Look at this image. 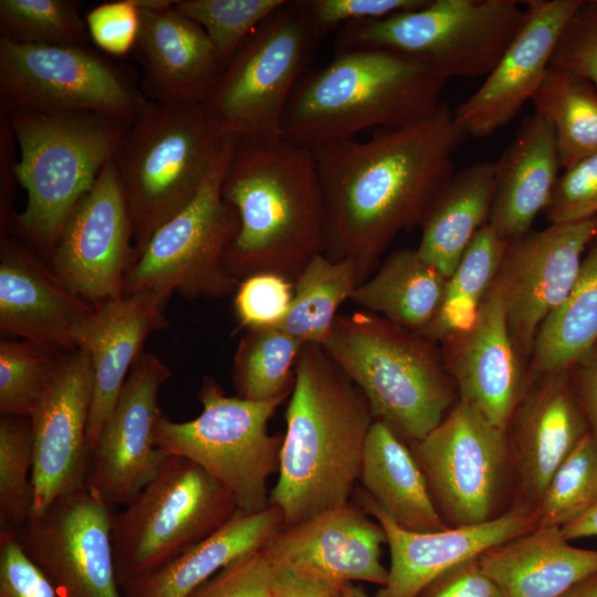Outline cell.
Returning <instances> with one entry per match:
<instances>
[{
  "label": "cell",
  "instance_id": "6da1fadb",
  "mask_svg": "<svg viewBox=\"0 0 597 597\" xmlns=\"http://www.w3.org/2000/svg\"><path fill=\"white\" fill-rule=\"evenodd\" d=\"M468 138L440 103L408 123L311 149L322 189L325 251L357 262L366 277L396 235L419 226Z\"/></svg>",
  "mask_w": 597,
  "mask_h": 597
},
{
  "label": "cell",
  "instance_id": "7a4b0ae2",
  "mask_svg": "<svg viewBox=\"0 0 597 597\" xmlns=\"http://www.w3.org/2000/svg\"><path fill=\"white\" fill-rule=\"evenodd\" d=\"M290 395L279 476L270 491L282 527L349 503L375 421L364 394L322 345H303Z\"/></svg>",
  "mask_w": 597,
  "mask_h": 597
},
{
  "label": "cell",
  "instance_id": "3957f363",
  "mask_svg": "<svg viewBox=\"0 0 597 597\" xmlns=\"http://www.w3.org/2000/svg\"><path fill=\"white\" fill-rule=\"evenodd\" d=\"M221 195L239 217L224 265L238 280L273 273L295 282L325 251L320 179L310 148L282 138L239 137Z\"/></svg>",
  "mask_w": 597,
  "mask_h": 597
},
{
  "label": "cell",
  "instance_id": "277c9868",
  "mask_svg": "<svg viewBox=\"0 0 597 597\" xmlns=\"http://www.w3.org/2000/svg\"><path fill=\"white\" fill-rule=\"evenodd\" d=\"M448 80L428 61L384 48L335 50L307 69L285 107L281 138L313 149L394 127L434 109Z\"/></svg>",
  "mask_w": 597,
  "mask_h": 597
},
{
  "label": "cell",
  "instance_id": "5b68a950",
  "mask_svg": "<svg viewBox=\"0 0 597 597\" xmlns=\"http://www.w3.org/2000/svg\"><path fill=\"white\" fill-rule=\"evenodd\" d=\"M6 114L19 149L18 184L27 191L10 230L48 261L132 123L85 111Z\"/></svg>",
  "mask_w": 597,
  "mask_h": 597
},
{
  "label": "cell",
  "instance_id": "8992f818",
  "mask_svg": "<svg viewBox=\"0 0 597 597\" xmlns=\"http://www.w3.org/2000/svg\"><path fill=\"white\" fill-rule=\"evenodd\" d=\"M322 346L404 441L422 440L450 410L451 377L427 337L367 311L338 315Z\"/></svg>",
  "mask_w": 597,
  "mask_h": 597
},
{
  "label": "cell",
  "instance_id": "52a82bcc",
  "mask_svg": "<svg viewBox=\"0 0 597 597\" xmlns=\"http://www.w3.org/2000/svg\"><path fill=\"white\" fill-rule=\"evenodd\" d=\"M220 138L200 104L147 100L113 158L133 226L134 256L197 196Z\"/></svg>",
  "mask_w": 597,
  "mask_h": 597
},
{
  "label": "cell",
  "instance_id": "ba28073f",
  "mask_svg": "<svg viewBox=\"0 0 597 597\" xmlns=\"http://www.w3.org/2000/svg\"><path fill=\"white\" fill-rule=\"evenodd\" d=\"M526 19L516 0H429L421 8L344 24L335 50L384 48L428 61L447 80L486 76Z\"/></svg>",
  "mask_w": 597,
  "mask_h": 597
},
{
  "label": "cell",
  "instance_id": "9c48e42d",
  "mask_svg": "<svg viewBox=\"0 0 597 597\" xmlns=\"http://www.w3.org/2000/svg\"><path fill=\"white\" fill-rule=\"evenodd\" d=\"M238 138L221 136L197 196L134 256L124 294H151L167 303L174 293L188 300H219L235 293L240 281L227 270L224 256L238 233L239 217L223 200L221 184Z\"/></svg>",
  "mask_w": 597,
  "mask_h": 597
},
{
  "label": "cell",
  "instance_id": "30bf717a",
  "mask_svg": "<svg viewBox=\"0 0 597 597\" xmlns=\"http://www.w3.org/2000/svg\"><path fill=\"white\" fill-rule=\"evenodd\" d=\"M238 511L232 493L200 467L168 457L157 475L121 512H113L119 586L201 543Z\"/></svg>",
  "mask_w": 597,
  "mask_h": 597
},
{
  "label": "cell",
  "instance_id": "8fae6325",
  "mask_svg": "<svg viewBox=\"0 0 597 597\" xmlns=\"http://www.w3.org/2000/svg\"><path fill=\"white\" fill-rule=\"evenodd\" d=\"M320 39L295 0L259 24L200 104L218 134L281 138L285 107Z\"/></svg>",
  "mask_w": 597,
  "mask_h": 597
},
{
  "label": "cell",
  "instance_id": "7c38bea8",
  "mask_svg": "<svg viewBox=\"0 0 597 597\" xmlns=\"http://www.w3.org/2000/svg\"><path fill=\"white\" fill-rule=\"evenodd\" d=\"M198 399L201 413L175 422L163 416L156 444L168 457L185 458L227 488L238 509L258 513L270 505L269 478L279 472L282 438L271 436L269 420L282 402L228 396L206 377Z\"/></svg>",
  "mask_w": 597,
  "mask_h": 597
},
{
  "label": "cell",
  "instance_id": "4fadbf2b",
  "mask_svg": "<svg viewBox=\"0 0 597 597\" xmlns=\"http://www.w3.org/2000/svg\"><path fill=\"white\" fill-rule=\"evenodd\" d=\"M147 98L91 46L23 44L0 36V112H94L133 123Z\"/></svg>",
  "mask_w": 597,
  "mask_h": 597
},
{
  "label": "cell",
  "instance_id": "5bb4252c",
  "mask_svg": "<svg viewBox=\"0 0 597 597\" xmlns=\"http://www.w3.org/2000/svg\"><path fill=\"white\" fill-rule=\"evenodd\" d=\"M411 446L449 527L495 517L511 454L505 430L459 399L433 430Z\"/></svg>",
  "mask_w": 597,
  "mask_h": 597
},
{
  "label": "cell",
  "instance_id": "9a60e30c",
  "mask_svg": "<svg viewBox=\"0 0 597 597\" xmlns=\"http://www.w3.org/2000/svg\"><path fill=\"white\" fill-rule=\"evenodd\" d=\"M111 506L86 484L56 499L14 533L57 597H123Z\"/></svg>",
  "mask_w": 597,
  "mask_h": 597
},
{
  "label": "cell",
  "instance_id": "2e32d148",
  "mask_svg": "<svg viewBox=\"0 0 597 597\" xmlns=\"http://www.w3.org/2000/svg\"><path fill=\"white\" fill-rule=\"evenodd\" d=\"M597 218L551 223L509 241L491 289L499 296L520 356L532 354L544 321L573 289Z\"/></svg>",
  "mask_w": 597,
  "mask_h": 597
},
{
  "label": "cell",
  "instance_id": "e0dca14e",
  "mask_svg": "<svg viewBox=\"0 0 597 597\" xmlns=\"http://www.w3.org/2000/svg\"><path fill=\"white\" fill-rule=\"evenodd\" d=\"M170 376L157 355L143 352L93 448L86 485L111 507L128 504L168 458L156 444V430L164 416L158 395Z\"/></svg>",
  "mask_w": 597,
  "mask_h": 597
},
{
  "label": "cell",
  "instance_id": "ac0fdd59",
  "mask_svg": "<svg viewBox=\"0 0 597 597\" xmlns=\"http://www.w3.org/2000/svg\"><path fill=\"white\" fill-rule=\"evenodd\" d=\"M133 226L114 161L77 203L48 259L75 294L96 306L124 294Z\"/></svg>",
  "mask_w": 597,
  "mask_h": 597
},
{
  "label": "cell",
  "instance_id": "d6986e66",
  "mask_svg": "<svg viewBox=\"0 0 597 597\" xmlns=\"http://www.w3.org/2000/svg\"><path fill=\"white\" fill-rule=\"evenodd\" d=\"M93 368L82 348L63 354L29 417L33 446V511L44 512L60 496L86 484L87 423ZM30 517V519H31Z\"/></svg>",
  "mask_w": 597,
  "mask_h": 597
},
{
  "label": "cell",
  "instance_id": "ffe728a7",
  "mask_svg": "<svg viewBox=\"0 0 597 597\" xmlns=\"http://www.w3.org/2000/svg\"><path fill=\"white\" fill-rule=\"evenodd\" d=\"M523 3V27L483 84L453 109L468 137L490 136L532 100L549 67L558 39L582 0Z\"/></svg>",
  "mask_w": 597,
  "mask_h": 597
},
{
  "label": "cell",
  "instance_id": "44dd1931",
  "mask_svg": "<svg viewBox=\"0 0 597 597\" xmlns=\"http://www.w3.org/2000/svg\"><path fill=\"white\" fill-rule=\"evenodd\" d=\"M357 501L384 528L390 552L387 583L375 597H417L447 570L537 526L535 507L519 503L483 523L412 532L397 525L365 491Z\"/></svg>",
  "mask_w": 597,
  "mask_h": 597
},
{
  "label": "cell",
  "instance_id": "7402d4cb",
  "mask_svg": "<svg viewBox=\"0 0 597 597\" xmlns=\"http://www.w3.org/2000/svg\"><path fill=\"white\" fill-rule=\"evenodd\" d=\"M94 311L72 292L31 247L1 235L0 329L45 348L69 353Z\"/></svg>",
  "mask_w": 597,
  "mask_h": 597
},
{
  "label": "cell",
  "instance_id": "603a6c76",
  "mask_svg": "<svg viewBox=\"0 0 597 597\" xmlns=\"http://www.w3.org/2000/svg\"><path fill=\"white\" fill-rule=\"evenodd\" d=\"M350 502L282 527L263 547L274 564L318 572L339 583L368 582L385 586L388 569L380 561L385 531Z\"/></svg>",
  "mask_w": 597,
  "mask_h": 597
},
{
  "label": "cell",
  "instance_id": "cb8c5ba5",
  "mask_svg": "<svg viewBox=\"0 0 597 597\" xmlns=\"http://www.w3.org/2000/svg\"><path fill=\"white\" fill-rule=\"evenodd\" d=\"M444 342L443 364L460 399L506 431L522 399L524 377L503 305L492 289L474 324Z\"/></svg>",
  "mask_w": 597,
  "mask_h": 597
},
{
  "label": "cell",
  "instance_id": "d4e9b609",
  "mask_svg": "<svg viewBox=\"0 0 597 597\" xmlns=\"http://www.w3.org/2000/svg\"><path fill=\"white\" fill-rule=\"evenodd\" d=\"M166 304L151 294H123L94 306L80 332L77 348L88 353L93 368L86 433L90 458L147 337L169 326Z\"/></svg>",
  "mask_w": 597,
  "mask_h": 597
},
{
  "label": "cell",
  "instance_id": "484cf974",
  "mask_svg": "<svg viewBox=\"0 0 597 597\" xmlns=\"http://www.w3.org/2000/svg\"><path fill=\"white\" fill-rule=\"evenodd\" d=\"M138 11L133 53L144 96L159 104L203 103L222 70L205 30L174 7Z\"/></svg>",
  "mask_w": 597,
  "mask_h": 597
},
{
  "label": "cell",
  "instance_id": "4316f807",
  "mask_svg": "<svg viewBox=\"0 0 597 597\" xmlns=\"http://www.w3.org/2000/svg\"><path fill=\"white\" fill-rule=\"evenodd\" d=\"M516 411L513 457L524 504L535 507L552 475L588 427L572 370L538 377Z\"/></svg>",
  "mask_w": 597,
  "mask_h": 597
},
{
  "label": "cell",
  "instance_id": "83f0119b",
  "mask_svg": "<svg viewBox=\"0 0 597 597\" xmlns=\"http://www.w3.org/2000/svg\"><path fill=\"white\" fill-rule=\"evenodd\" d=\"M495 167V186L488 224L506 242L531 231L547 206L562 168L552 124L526 117Z\"/></svg>",
  "mask_w": 597,
  "mask_h": 597
},
{
  "label": "cell",
  "instance_id": "f1b7e54d",
  "mask_svg": "<svg viewBox=\"0 0 597 597\" xmlns=\"http://www.w3.org/2000/svg\"><path fill=\"white\" fill-rule=\"evenodd\" d=\"M504 597H562L597 573V549L579 548L559 527L536 526L479 556Z\"/></svg>",
  "mask_w": 597,
  "mask_h": 597
},
{
  "label": "cell",
  "instance_id": "f546056e",
  "mask_svg": "<svg viewBox=\"0 0 597 597\" xmlns=\"http://www.w3.org/2000/svg\"><path fill=\"white\" fill-rule=\"evenodd\" d=\"M279 507L240 511L219 531L164 566L121 586L123 597H188L199 585L238 558L262 549L283 526Z\"/></svg>",
  "mask_w": 597,
  "mask_h": 597
},
{
  "label": "cell",
  "instance_id": "4dcf8cb0",
  "mask_svg": "<svg viewBox=\"0 0 597 597\" xmlns=\"http://www.w3.org/2000/svg\"><path fill=\"white\" fill-rule=\"evenodd\" d=\"M494 186V163H475L453 171L431 198L419 224L421 238L416 250L446 279L488 223Z\"/></svg>",
  "mask_w": 597,
  "mask_h": 597
},
{
  "label": "cell",
  "instance_id": "1f68e13d",
  "mask_svg": "<svg viewBox=\"0 0 597 597\" xmlns=\"http://www.w3.org/2000/svg\"><path fill=\"white\" fill-rule=\"evenodd\" d=\"M358 481L400 527L412 532L449 527L436 506L412 450L383 421L375 420L369 429Z\"/></svg>",
  "mask_w": 597,
  "mask_h": 597
},
{
  "label": "cell",
  "instance_id": "d6a6232c",
  "mask_svg": "<svg viewBox=\"0 0 597 597\" xmlns=\"http://www.w3.org/2000/svg\"><path fill=\"white\" fill-rule=\"evenodd\" d=\"M447 279L425 262L417 250L394 251L349 300L368 312L421 334L441 306Z\"/></svg>",
  "mask_w": 597,
  "mask_h": 597
},
{
  "label": "cell",
  "instance_id": "836d02e7",
  "mask_svg": "<svg viewBox=\"0 0 597 597\" xmlns=\"http://www.w3.org/2000/svg\"><path fill=\"white\" fill-rule=\"evenodd\" d=\"M597 345V237L563 303L542 324L531 354L534 377L570 371Z\"/></svg>",
  "mask_w": 597,
  "mask_h": 597
},
{
  "label": "cell",
  "instance_id": "e575fe53",
  "mask_svg": "<svg viewBox=\"0 0 597 597\" xmlns=\"http://www.w3.org/2000/svg\"><path fill=\"white\" fill-rule=\"evenodd\" d=\"M363 281L365 275L357 262L315 255L295 280L289 312L276 327L303 345H323L338 307Z\"/></svg>",
  "mask_w": 597,
  "mask_h": 597
},
{
  "label": "cell",
  "instance_id": "d590c367",
  "mask_svg": "<svg viewBox=\"0 0 597 597\" xmlns=\"http://www.w3.org/2000/svg\"><path fill=\"white\" fill-rule=\"evenodd\" d=\"M531 101L554 128L564 170L597 154V87L590 81L549 65Z\"/></svg>",
  "mask_w": 597,
  "mask_h": 597
},
{
  "label": "cell",
  "instance_id": "8d00e7d4",
  "mask_svg": "<svg viewBox=\"0 0 597 597\" xmlns=\"http://www.w3.org/2000/svg\"><path fill=\"white\" fill-rule=\"evenodd\" d=\"M507 242L486 223L471 240L453 273L447 279L441 306L420 334L446 341L469 329L501 265Z\"/></svg>",
  "mask_w": 597,
  "mask_h": 597
},
{
  "label": "cell",
  "instance_id": "74e56055",
  "mask_svg": "<svg viewBox=\"0 0 597 597\" xmlns=\"http://www.w3.org/2000/svg\"><path fill=\"white\" fill-rule=\"evenodd\" d=\"M302 347L279 327L247 329L233 358L237 396L253 401H283L292 392Z\"/></svg>",
  "mask_w": 597,
  "mask_h": 597
},
{
  "label": "cell",
  "instance_id": "f35d334b",
  "mask_svg": "<svg viewBox=\"0 0 597 597\" xmlns=\"http://www.w3.org/2000/svg\"><path fill=\"white\" fill-rule=\"evenodd\" d=\"M75 0H0V36L15 43L90 46Z\"/></svg>",
  "mask_w": 597,
  "mask_h": 597
},
{
  "label": "cell",
  "instance_id": "ab89813d",
  "mask_svg": "<svg viewBox=\"0 0 597 597\" xmlns=\"http://www.w3.org/2000/svg\"><path fill=\"white\" fill-rule=\"evenodd\" d=\"M597 503V441L589 431L552 475L535 506L537 526L568 525Z\"/></svg>",
  "mask_w": 597,
  "mask_h": 597
},
{
  "label": "cell",
  "instance_id": "60d3db41",
  "mask_svg": "<svg viewBox=\"0 0 597 597\" xmlns=\"http://www.w3.org/2000/svg\"><path fill=\"white\" fill-rule=\"evenodd\" d=\"M33 446L29 418L0 420V532L15 533L33 511Z\"/></svg>",
  "mask_w": 597,
  "mask_h": 597
},
{
  "label": "cell",
  "instance_id": "b9f144b4",
  "mask_svg": "<svg viewBox=\"0 0 597 597\" xmlns=\"http://www.w3.org/2000/svg\"><path fill=\"white\" fill-rule=\"evenodd\" d=\"M63 354L24 339H1V416L29 418Z\"/></svg>",
  "mask_w": 597,
  "mask_h": 597
},
{
  "label": "cell",
  "instance_id": "7bdbcfd3",
  "mask_svg": "<svg viewBox=\"0 0 597 597\" xmlns=\"http://www.w3.org/2000/svg\"><path fill=\"white\" fill-rule=\"evenodd\" d=\"M285 0H175L207 33L223 67L252 31Z\"/></svg>",
  "mask_w": 597,
  "mask_h": 597
},
{
  "label": "cell",
  "instance_id": "ee69618b",
  "mask_svg": "<svg viewBox=\"0 0 597 597\" xmlns=\"http://www.w3.org/2000/svg\"><path fill=\"white\" fill-rule=\"evenodd\" d=\"M294 283L273 273H258L242 280L233 307L242 328L276 327L286 316Z\"/></svg>",
  "mask_w": 597,
  "mask_h": 597
},
{
  "label": "cell",
  "instance_id": "f6af8a7d",
  "mask_svg": "<svg viewBox=\"0 0 597 597\" xmlns=\"http://www.w3.org/2000/svg\"><path fill=\"white\" fill-rule=\"evenodd\" d=\"M543 212L551 223L597 218V154L565 169Z\"/></svg>",
  "mask_w": 597,
  "mask_h": 597
},
{
  "label": "cell",
  "instance_id": "bcb514c9",
  "mask_svg": "<svg viewBox=\"0 0 597 597\" xmlns=\"http://www.w3.org/2000/svg\"><path fill=\"white\" fill-rule=\"evenodd\" d=\"M549 65L574 72L597 87V0H582L558 39Z\"/></svg>",
  "mask_w": 597,
  "mask_h": 597
},
{
  "label": "cell",
  "instance_id": "7dc6e473",
  "mask_svg": "<svg viewBox=\"0 0 597 597\" xmlns=\"http://www.w3.org/2000/svg\"><path fill=\"white\" fill-rule=\"evenodd\" d=\"M274 566L263 548L230 563L188 597H270Z\"/></svg>",
  "mask_w": 597,
  "mask_h": 597
},
{
  "label": "cell",
  "instance_id": "c3c4849f",
  "mask_svg": "<svg viewBox=\"0 0 597 597\" xmlns=\"http://www.w3.org/2000/svg\"><path fill=\"white\" fill-rule=\"evenodd\" d=\"M429 0H295L322 38L336 27L423 7Z\"/></svg>",
  "mask_w": 597,
  "mask_h": 597
},
{
  "label": "cell",
  "instance_id": "681fc988",
  "mask_svg": "<svg viewBox=\"0 0 597 597\" xmlns=\"http://www.w3.org/2000/svg\"><path fill=\"white\" fill-rule=\"evenodd\" d=\"M90 38L109 55L123 56L133 51L139 11L132 0H117L94 7L85 17Z\"/></svg>",
  "mask_w": 597,
  "mask_h": 597
},
{
  "label": "cell",
  "instance_id": "f907efd6",
  "mask_svg": "<svg viewBox=\"0 0 597 597\" xmlns=\"http://www.w3.org/2000/svg\"><path fill=\"white\" fill-rule=\"evenodd\" d=\"M0 597H57L11 532H0Z\"/></svg>",
  "mask_w": 597,
  "mask_h": 597
},
{
  "label": "cell",
  "instance_id": "816d5d0a",
  "mask_svg": "<svg viewBox=\"0 0 597 597\" xmlns=\"http://www.w3.org/2000/svg\"><path fill=\"white\" fill-rule=\"evenodd\" d=\"M417 597H504V595L483 570L476 557L441 574Z\"/></svg>",
  "mask_w": 597,
  "mask_h": 597
},
{
  "label": "cell",
  "instance_id": "f5cc1de1",
  "mask_svg": "<svg viewBox=\"0 0 597 597\" xmlns=\"http://www.w3.org/2000/svg\"><path fill=\"white\" fill-rule=\"evenodd\" d=\"M270 597H336L345 584L318 572L287 564H274Z\"/></svg>",
  "mask_w": 597,
  "mask_h": 597
},
{
  "label": "cell",
  "instance_id": "db71d44e",
  "mask_svg": "<svg viewBox=\"0 0 597 597\" xmlns=\"http://www.w3.org/2000/svg\"><path fill=\"white\" fill-rule=\"evenodd\" d=\"M18 144L8 115L0 112V226L1 235H7L14 220L12 203L14 185L18 182Z\"/></svg>",
  "mask_w": 597,
  "mask_h": 597
},
{
  "label": "cell",
  "instance_id": "11a10c76",
  "mask_svg": "<svg viewBox=\"0 0 597 597\" xmlns=\"http://www.w3.org/2000/svg\"><path fill=\"white\" fill-rule=\"evenodd\" d=\"M572 378L588 431L597 441V345L572 369Z\"/></svg>",
  "mask_w": 597,
  "mask_h": 597
},
{
  "label": "cell",
  "instance_id": "9f6ffc18",
  "mask_svg": "<svg viewBox=\"0 0 597 597\" xmlns=\"http://www.w3.org/2000/svg\"><path fill=\"white\" fill-rule=\"evenodd\" d=\"M568 541L597 536V503L584 515L561 528Z\"/></svg>",
  "mask_w": 597,
  "mask_h": 597
},
{
  "label": "cell",
  "instance_id": "6f0895ef",
  "mask_svg": "<svg viewBox=\"0 0 597 597\" xmlns=\"http://www.w3.org/2000/svg\"><path fill=\"white\" fill-rule=\"evenodd\" d=\"M562 597H597V573L579 582Z\"/></svg>",
  "mask_w": 597,
  "mask_h": 597
},
{
  "label": "cell",
  "instance_id": "680465c9",
  "mask_svg": "<svg viewBox=\"0 0 597 597\" xmlns=\"http://www.w3.org/2000/svg\"><path fill=\"white\" fill-rule=\"evenodd\" d=\"M341 597H368L363 588L345 583L341 588Z\"/></svg>",
  "mask_w": 597,
  "mask_h": 597
},
{
  "label": "cell",
  "instance_id": "91938a15",
  "mask_svg": "<svg viewBox=\"0 0 597 597\" xmlns=\"http://www.w3.org/2000/svg\"><path fill=\"white\" fill-rule=\"evenodd\" d=\"M336 597H341V591H339V594H338Z\"/></svg>",
  "mask_w": 597,
  "mask_h": 597
}]
</instances>
